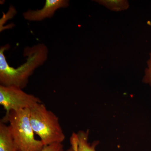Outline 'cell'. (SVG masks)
Returning a JSON list of instances; mask_svg holds the SVG:
<instances>
[{
    "label": "cell",
    "instance_id": "cell-3",
    "mask_svg": "<svg viewBox=\"0 0 151 151\" xmlns=\"http://www.w3.org/2000/svg\"><path fill=\"white\" fill-rule=\"evenodd\" d=\"M1 122H9L14 142L18 151H40L44 145L42 141L36 139L29 119V109L12 111Z\"/></svg>",
    "mask_w": 151,
    "mask_h": 151
},
{
    "label": "cell",
    "instance_id": "cell-1",
    "mask_svg": "<svg viewBox=\"0 0 151 151\" xmlns=\"http://www.w3.org/2000/svg\"><path fill=\"white\" fill-rule=\"evenodd\" d=\"M9 48V45L0 48V83L5 86H14L23 89L26 86L29 78L35 70L43 65L48 57V49L43 44L25 48L24 55L26 61L14 68L10 66L4 52Z\"/></svg>",
    "mask_w": 151,
    "mask_h": 151
},
{
    "label": "cell",
    "instance_id": "cell-6",
    "mask_svg": "<svg viewBox=\"0 0 151 151\" xmlns=\"http://www.w3.org/2000/svg\"><path fill=\"white\" fill-rule=\"evenodd\" d=\"M89 134V130L72 133L70 138V147L66 151H96L95 147L99 142L94 141L91 145L88 142Z\"/></svg>",
    "mask_w": 151,
    "mask_h": 151
},
{
    "label": "cell",
    "instance_id": "cell-11",
    "mask_svg": "<svg viewBox=\"0 0 151 151\" xmlns=\"http://www.w3.org/2000/svg\"><path fill=\"white\" fill-rule=\"evenodd\" d=\"M147 23L148 25L150 26L151 27V22L150 21H148Z\"/></svg>",
    "mask_w": 151,
    "mask_h": 151
},
{
    "label": "cell",
    "instance_id": "cell-2",
    "mask_svg": "<svg viewBox=\"0 0 151 151\" xmlns=\"http://www.w3.org/2000/svg\"><path fill=\"white\" fill-rule=\"evenodd\" d=\"M29 119L34 132L40 137L44 146L62 143L65 140L58 117L42 103L29 109Z\"/></svg>",
    "mask_w": 151,
    "mask_h": 151
},
{
    "label": "cell",
    "instance_id": "cell-7",
    "mask_svg": "<svg viewBox=\"0 0 151 151\" xmlns=\"http://www.w3.org/2000/svg\"><path fill=\"white\" fill-rule=\"evenodd\" d=\"M0 151H18L9 126L0 122Z\"/></svg>",
    "mask_w": 151,
    "mask_h": 151
},
{
    "label": "cell",
    "instance_id": "cell-5",
    "mask_svg": "<svg viewBox=\"0 0 151 151\" xmlns=\"http://www.w3.org/2000/svg\"><path fill=\"white\" fill-rule=\"evenodd\" d=\"M69 6L67 0H46L44 6L41 9L28 10L23 13L25 19L29 21H41L53 16L58 9Z\"/></svg>",
    "mask_w": 151,
    "mask_h": 151
},
{
    "label": "cell",
    "instance_id": "cell-10",
    "mask_svg": "<svg viewBox=\"0 0 151 151\" xmlns=\"http://www.w3.org/2000/svg\"><path fill=\"white\" fill-rule=\"evenodd\" d=\"M40 151H64V149L62 143H55L44 146Z\"/></svg>",
    "mask_w": 151,
    "mask_h": 151
},
{
    "label": "cell",
    "instance_id": "cell-9",
    "mask_svg": "<svg viewBox=\"0 0 151 151\" xmlns=\"http://www.w3.org/2000/svg\"><path fill=\"white\" fill-rule=\"evenodd\" d=\"M147 67L145 70V75L143 81L145 83L149 84L151 86V51L150 53V57L147 61Z\"/></svg>",
    "mask_w": 151,
    "mask_h": 151
},
{
    "label": "cell",
    "instance_id": "cell-4",
    "mask_svg": "<svg viewBox=\"0 0 151 151\" xmlns=\"http://www.w3.org/2000/svg\"><path fill=\"white\" fill-rule=\"evenodd\" d=\"M40 103L42 102L38 97L27 93L21 88L0 85V104L6 111L4 118L11 111L29 109Z\"/></svg>",
    "mask_w": 151,
    "mask_h": 151
},
{
    "label": "cell",
    "instance_id": "cell-8",
    "mask_svg": "<svg viewBox=\"0 0 151 151\" xmlns=\"http://www.w3.org/2000/svg\"><path fill=\"white\" fill-rule=\"evenodd\" d=\"M94 1L113 12H122L129 7V3L127 0H96Z\"/></svg>",
    "mask_w": 151,
    "mask_h": 151
}]
</instances>
